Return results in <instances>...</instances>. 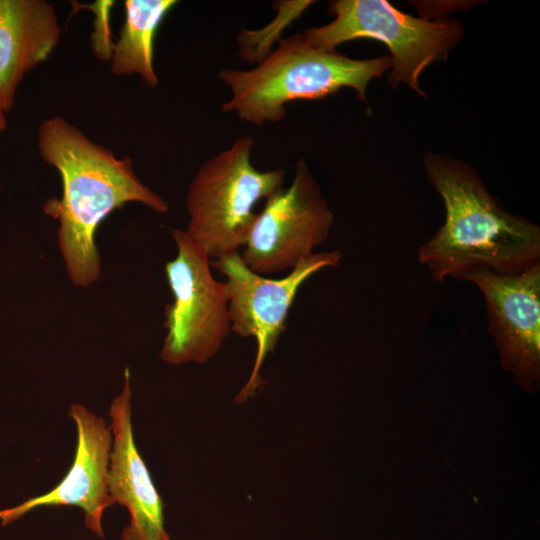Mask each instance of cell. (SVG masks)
Instances as JSON below:
<instances>
[{
    "label": "cell",
    "mask_w": 540,
    "mask_h": 540,
    "mask_svg": "<svg viewBox=\"0 0 540 540\" xmlns=\"http://www.w3.org/2000/svg\"><path fill=\"white\" fill-rule=\"evenodd\" d=\"M38 147L62 179L61 199L48 200L44 211L59 222L58 247L72 284L89 287L101 276L95 243L101 222L128 202L158 214L168 212V203L137 177L129 157L117 158L61 116L41 124Z\"/></svg>",
    "instance_id": "6da1fadb"
},
{
    "label": "cell",
    "mask_w": 540,
    "mask_h": 540,
    "mask_svg": "<svg viewBox=\"0 0 540 540\" xmlns=\"http://www.w3.org/2000/svg\"><path fill=\"white\" fill-rule=\"evenodd\" d=\"M424 162L446 210L445 223L418 252L433 279H464L480 270L515 274L540 263L539 226L504 211L466 164L433 154Z\"/></svg>",
    "instance_id": "7a4b0ae2"
},
{
    "label": "cell",
    "mask_w": 540,
    "mask_h": 540,
    "mask_svg": "<svg viewBox=\"0 0 540 540\" xmlns=\"http://www.w3.org/2000/svg\"><path fill=\"white\" fill-rule=\"evenodd\" d=\"M390 56L352 59L336 50L307 43L302 34L282 39L252 69H221L220 80L231 97L221 106L251 125L276 123L286 117V105L298 100H317L348 87L366 100L369 82L391 68Z\"/></svg>",
    "instance_id": "3957f363"
},
{
    "label": "cell",
    "mask_w": 540,
    "mask_h": 540,
    "mask_svg": "<svg viewBox=\"0 0 540 540\" xmlns=\"http://www.w3.org/2000/svg\"><path fill=\"white\" fill-rule=\"evenodd\" d=\"M254 140L236 139L206 160L186 196V232L209 258L237 253L246 243L257 213L256 204L283 188L285 171H261L251 163Z\"/></svg>",
    "instance_id": "277c9868"
},
{
    "label": "cell",
    "mask_w": 540,
    "mask_h": 540,
    "mask_svg": "<svg viewBox=\"0 0 540 540\" xmlns=\"http://www.w3.org/2000/svg\"><path fill=\"white\" fill-rule=\"evenodd\" d=\"M333 20L302 32L310 45L328 51L355 39L384 43L391 53L389 82H404L417 93L419 76L432 62L443 60L463 36L455 19L429 21L403 13L386 0H336L328 5Z\"/></svg>",
    "instance_id": "5b68a950"
},
{
    "label": "cell",
    "mask_w": 540,
    "mask_h": 540,
    "mask_svg": "<svg viewBox=\"0 0 540 540\" xmlns=\"http://www.w3.org/2000/svg\"><path fill=\"white\" fill-rule=\"evenodd\" d=\"M171 235L177 254L165 264L172 302L165 306L159 358L170 365L204 364L231 332L226 290L204 249L185 230L172 229Z\"/></svg>",
    "instance_id": "8992f818"
},
{
    "label": "cell",
    "mask_w": 540,
    "mask_h": 540,
    "mask_svg": "<svg viewBox=\"0 0 540 540\" xmlns=\"http://www.w3.org/2000/svg\"><path fill=\"white\" fill-rule=\"evenodd\" d=\"M338 250L313 253L280 279L264 277L252 271L239 252L214 259L211 267L226 277L224 287L228 299L231 332L240 337H253L257 352L250 377L235 397L243 403L253 397L263 381L260 370L286 330L288 314L303 283L317 271L340 264Z\"/></svg>",
    "instance_id": "52a82bcc"
},
{
    "label": "cell",
    "mask_w": 540,
    "mask_h": 540,
    "mask_svg": "<svg viewBox=\"0 0 540 540\" xmlns=\"http://www.w3.org/2000/svg\"><path fill=\"white\" fill-rule=\"evenodd\" d=\"M333 222L318 182L300 158L290 185L265 200L240 255L260 275L290 271L328 238Z\"/></svg>",
    "instance_id": "ba28073f"
},
{
    "label": "cell",
    "mask_w": 540,
    "mask_h": 540,
    "mask_svg": "<svg viewBox=\"0 0 540 540\" xmlns=\"http://www.w3.org/2000/svg\"><path fill=\"white\" fill-rule=\"evenodd\" d=\"M463 280L482 292L503 368L534 391L540 378V263L515 274L480 270Z\"/></svg>",
    "instance_id": "9c48e42d"
},
{
    "label": "cell",
    "mask_w": 540,
    "mask_h": 540,
    "mask_svg": "<svg viewBox=\"0 0 540 540\" xmlns=\"http://www.w3.org/2000/svg\"><path fill=\"white\" fill-rule=\"evenodd\" d=\"M68 415L77 430V445L69 471L47 493L32 497L15 507L0 510L2 526L40 507L74 506L83 511L86 527L96 536L104 537L103 513L114 505L108 492L113 439L111 427L103 417L79 403L69 406Z\"/></svg>",
    "instance_id": "30bf717a"
},
{
    "label": "cell",
    "mask_w": 540,
    "mask_h": 540,
    "mask_svg": "<svg viewBox=\"0 0 540 540\" xmlns=\"http://www.w3.org/2000/svg\"><path fill=\"white\" fill-rule=\"evenodd\" d=\"M112 448L108 471V492L114 504L124 506L130 516L120 540H170L165 529L164 505L149 470L140 455L132 424L130 370H124V384L108 411Z\"/></svg>",
    "instance_id": "8fae6325"
},
{
    "label": "cell",
    "mask_w": 540,
    "mask_h": 540,
    "mask_svg": "<svg viewBox=\"0 0 540 540\" xmlns=\"http://www.w3.org/2000/svg\"><path fill=\"white\" fill-rule=\"evenodd\" d=\"M56 12L44 0H0V105L13 108L23 76L45 61L57 45Z\"/></svg>",
    "instance_id": "7c38bea8"
},
{
    "label": "cell",
    "mask_w": 540,
    "mask_h": 540,
    "mask_svg": "<svg viewBox=\"0 0 540 540\" xmlns=\"http://www.w3.org/2000/svg\"><path fill=\"white\" fill-rule=\"evenodd\" d=\"M176 0H127L125 22L116 44L112 45L113 74H138L151 88L158 85L154 70V39L158 27Z\"/></svg>",
    "instance_id": "4fadbf2b"
},
{
    "label": "cell",
    "mask_w": 540,
    "mask_h": 540,
    "mask_svg": "<svg viewBox=\"0 0 540 540\" xmlns=\"http://www.w3.org/2000/svg\"><path fill=\"white\" fill-rule=\"evenodd\" d=\"M313 1H276L273 7L277 13L267 26L258 30L241 29L237 37L238 54L249 63L258 64L273 49L275 41H281L280 35L287 26L298 19Z\"/></svg>",
    "instance_id": "5bb4252c"
},
{
    "label": "cell",
    "mask_w": 540,
    "mask_h": 540,
    "mask_svg": "<svg viewBox=\"0 0 540 540\" xmlns=\"http://www.w3.org/2000/svg\"><path fill=\"white\" fill-rule=\"evenodd\" d=\"M6 126H7V120L5 117V112L0 105V132L4 131L6 129Z\"/></svg>",
    "instance_id": "9a60e30c"
}]
</instances>
